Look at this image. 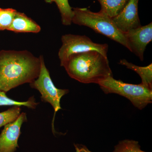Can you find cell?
<instances>
[{"label":"cell","mask_w":152,"mask_h":152,"mask_svg":"<svg viewBox=\"0 0 152 152\" xmlns=\"http://www.w3.org/2000/svg\"><path fill=\"white\" fill-rule=\"evenodd\" d=\"M76 152H92L90 151L86 146L84 145L75 144Z\"/></svg>","instance_id":"ac0fdd59"},{"label":"cell","mask_w":152,"mask_h":152,"mask_svg":"<svg viewBox=\"0 0 152 152\" xmlns=\"http://www.w3.org/2000/svg\"><path fill=\"white\" fill-rule=\"evenodd\" d=\"M38 104V103L36 102L35 99L34 97L30 98L26 102H18L10 99L7 96L6 93L0 91V106H24L30 109H35Z\"/></svg>","instance_id":"5bb4252c"},{"label":"cell","mask_w":152,"mask_h":152,"mask_svg":"<svg viewBox=\"0 0 152 152\" xmlns=\"http://www.w3.org/2000/svg\"><path fill=\"white\" fill-rule=\"evenodd\" d=\"M98 85L105 94H115L125 97L140 110L145 108L152 103V90L141 83H126L121 80H115L111 76Z\"/></svg>","instance_id":"277c9868"},{"label":"cell","mask_w":152,"mask_h":152,"mask_svg":"<svg viewBox=\"0 0 152 152\" xmlns=\"http://www.w3.org/2000/svg\"><path fill=\"white\" fill-rule=\"evenodd\" d=\"M72 23L85 26L118 43L129 50L124 33L121 32L105 13L95 12L86 8H73Z\"/></svg>","instance_id":"3957f363"},{"label":"cell","mask_w":152,"mask_h":152,"mask_svg":"<svg viewBox=\"0 0 152 152\" xmlns=\"http://www.w3.org/2000/svg\"><path fill=\"white\" fill-rule=\"evenodd\" d=\"M100 4L101 11L110 18H114L119 13L129 0H97Z\"/></svg>","instance_id":"7c38bea8"},{"label":"cell","mask_w":152,"mask_h":152,"mask_svg":"<svg viewBox=\"0 0 152 152\" xmlns=\"http://www.w3.org/2000/svg\"><path fill=\"white\" fill-rule=\"evenodd\" d=\"M45 2L50 4L56 3L61 14L63 25L68 26L72 24L73 12V8L69 4V0H46Z\"/></svg>","instance_id":"4fadbf2b"},{"label":"cell","mask_w":152,"mask_h":152,"mask_svg":"<svg viewBox=\"0 0 152 152\" xmlns=\"http://www.w3.org/2000/svg\"><path fill=\"white\" fill-rule=\"evenodd\" d=\"M129 50L141 61L147 46L152 40V23L130 30L124 34Z\"/></svg>","instance_id":"52a82bcc"},{"label":"cell","mask_w":152,"mask_h":152,"mask_svg":"<svg viewBox=\"0 0 152 152\" xmlns=\"http://www.w3.org/2000/svg\"><path fill=\"white\" fill-rule=\"evenodd\" d=\"M113 152H146L142 151L139 142L133 140L121 141L115 147Z\"/></svg>","instance_id":"e0dca14e"},{"label":"cell","mask_w":152,"mask_h":152,"mask_svg":"<svg viewBox=\"0 0 152 152\" xmlns=\"http://www.w3.org/2000/svg\"><path fill=\"white\" fill-rule=\"evenodd\" d=\"M27 121L26 114L22 113L17 119L4 126L0 134V152H15L18 148L21 128Z\"/></svg>","instance_id":"ba28073f"},{"label":"cell","mask_w":152,"mask_h":152,"mask_svg":"<svg viewBox=\"0 0 152 152\" xmlns=\"http://www.w3.org/2000/svg\"><path fill=\"white\" fill-rule=\"evenodd\" d=\"M46 1V0H45V1Z\"/></svg>","instance_id":"d6986e66"},{"label":"cell","mask_w":152,"mask_h":152,"mask_svg":"<svg viewBox=\"0 0 152 152\" xmlns=\"http://www.w3.org/2000/svg\"><path fill=\"white\" fill-rule=\"evenodd\" d=\"M20 114V108L17 106L0 113V128L14 121Z\"/></svg>","instance_id":"9a60e30c"},{"label":"cell","mask_w":152,"mask_h":152,"mask_svg":"<svg viewBox=\"0 0 152 152\" xmlns=\"http://www.w3.org/2000/svg\"><path fill=\"white\" fill-rule=\"evenodd\" d=\"M41 27L26 14L17 11L8 31L15 33L39 32Z\"/></svg>","instance_id":"30bf717a"},{"label":"cell","mask_w":152,"mask_h":152,"mask_svg":"<svg viewBox=\"0 0 152 152\" xmlns=\"http://www.w3.org/2000/svg\"><path fill=\"white\" fill-rule=\"evenodd\" d=\"M41 59V69L37 78L30 83L32 88L37 89L41 94V99L45 102L49 103L54 110V115L53 121V129L56 114L58 111L61 109L60 104L61 99L63 96L69 92L67 89H58L55 86L53 83L50 72L46 66L42 56H40Z\"/></svg>","instance_id":"8992f818"},{"label":"cell","mask_w":152,"mask_h":152,"mask_svg":"<svg viewBox=\"0 0 152 152\" xmlns=\"http://www.w3.org/2000/svg\"><path fill=\"white\" fill-rule=\"evenodd\" d=\"M120 64L126 67L128 69L135 72L141 78L142 85L152 90V64H150L146 66H139L129 62L125 59L120 61Z\"/></svg>","instance_id":"8fae6325"},{"label":"cell","mask_w":152,"mask_h":152,"mask_svg":"<svg viewBox=\"0 0 152 152\" xmlns=\"http://www.w3.org/2000/svg\"><path fill=\"white\" fill-rule=\"evenodd\" d=\"M63 67L70 77L83 83L99 84L113 76L107 57L96 51L72 55Z\"/></svg>","instance_id":"7a4b0ae2"},{"label":"cell","mask_w":152,"mask_h":152,"mask_svg":"<svg viewBox=\"0 0 152 152\" xmlns=\"http://www.w3.org/2000/svg\"><path fill=\"white\" fill-rule=\"evenodd\" d=\"M41 59L27 50L0 51V91L31 83L39 74Z\"/></svg>","instance_id":"6da1fadb"},{"label":"cell","mask_w":152,"mask_h":152,"mask_svg":"<svg viewBox=\"0 0 152 152\" xmlns=\"http://www.w3.org/2000/svg\"><path fill=\"white\" fill-rule=\"evenodd\" d=\"M61 42L62 45L58 53L61 66H64L71 56L83 52L96 51L107 57L109 49L107 44L94 42L90 38L85 35L66 34L62 37Z\"/></svg>","instance_id":"5b68a950"},{"label":"cell","mask_w":152,"mask_h":152,"mask_svg":"<svg viewBox=\"0 0 152 152\" xmlns=\"http://www.w3.org/2000/svg\"><path fill=\"white\" fill-rule=\"evenodd\" d=\"M139 1L129 0L119 13L112 18L116 26L124 34L142 26L138 15Z\"/></svg>","instance_id":"9c48e42d"},{"label":"cell","mask_w":152,"mask_h":152,"mask_svg":"<svg viewBox=\"0 0 152 152\" xmlns=\"http://www.w3.org/2000/svg\"><path fill=\"white\" fill-rule=\"evenodd\" d=\"M17 11L12 8H0V31L8 30Z\"/></svg>","instance_id":"2e32d148"}]
</instances>
